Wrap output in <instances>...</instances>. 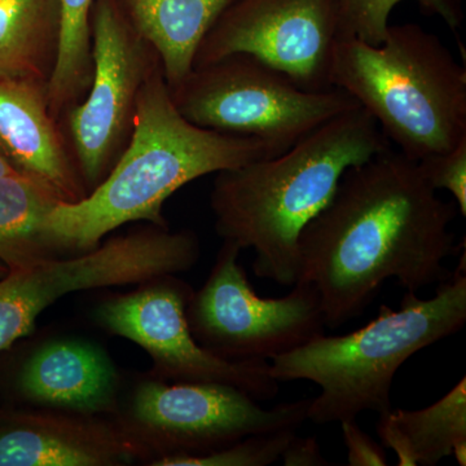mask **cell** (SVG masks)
Masks as SVG:
<instances>
[{
  "label": "cell",
  "mask_w": 466,
  "mask_h": 466,
  "mask_svg": "<svg viewBox=\"0 0 466 466\" xmlns=\"http://www.w3.org/2000/svg\"><path fill=\"white\" fill-rule=\"evenodd\" d=\"M330 84L370 113L389 143L413 161L466 139L465 66L416 24L389 25L380 45L339 36Z\"/></svg>",
  "instance_id": "obj_5"
},
{
  "label": "cell",
  "mask_w": 466,
  "mask_h": 466,
  "mask_svg": "<svg viewBox=\"0 0 466 466\" xmlns=\"http://www.w3.org/2000/svg\"><path fill=\"white\" fill-rule=\"evenodd\" d=\"M426 182L435 191L446 189L466 217V139L449 152L435 153L417 161Z\"/></svg>",
  "instance_id": "obj_23"
},
{
  "label": "cell",
  "mask_w": 466,
  "mask_h": 466,
  "mask_svg": "<svg viewBox=\"0 0 466 466\" xmlns=\"http://www.w3.org/2000/svg\"><path fill=\"white\" fill-rule=\"evenodd\" d=\"M175 106L192 124L256 137L272 155L289 149L334 116L358 108L345 91H308L250 55L195 66L177 90Z\"/></svg>",
  "instance_id": "obj_6"
},
{
  "label": "cell",
  "mask_w": 466,
  "mask_h": 466,
  "mask_svg": "<svg viewBox=\"0 0 466 466\" xmlns=\"http://www.w3.org/2000/svg\"><path fill=\"white\" fill-rule=\"evenodd\" d=\"M268 157H274L268 146L256 137L208 130L184 118L157 60L140 87L133 130L115 165L82 200L55 207L46 231L60 253H85L126 223L167 227L162 208L177 189Z\"/></svg>",
  "instance_id": "obj_2"
},
{
  "label": "cell",
  "mask_w": 466,
  "mask_h": 466,
  "mask_svg": "<svg viewBox=\"0 0 466 466\" xmlns=\"http://www.w3.org/2000/svg\"><path fill=\"white\" fill-rule=\"evenodd\" d=\"M240 248L223 242L210 276L192 294L187 319L202 348L231 361H269L323 334L320 297L297 283L281 299H262L238 265Z\"/></svg>",
  "instance_id": "obj_8"
},
{
  "label": "cell",
  "mask_w": 466,
  "mask_h": 466,
  "mask_svg": "<svg viewBox=\"0 0 466 466\" xmlns=\"http://www.w3.org/2000/svg\"><path fill=\"white\" fill-rule=\"evenodd\" d=\"M456 213L403 153L350 167L299 238L297 283L318 290L325 328L360 317L390 279L410 293L449 280Z\"/></svg>",
  "instance_id": "obj_1"
},
{
  "label": "cell",
  "mask_w": 466,
  "mask_h": 466,
  "mask_svg": "<svg viewBox=\"0 0 466 466\" xmlns=\"http://www.w3.org/2000/svg\"><path fill=\"white\" fill-rule=\"evenodd\" d=\"M390 148L372 116L358 106L275 157L220 171L210 196L218 235L254 250L257 278L294 287L300 233L329 204L350 167Z\"/></svg>",
  "instance_id": "obj_3"
},
{
  "label": "cell",
  "mask_w": 466,
  "mask_h": 466,
  "mask_svg": "<svg viewBox=\"0 0 466 466\" xmlns=\"http://www.w3.org/2000/svg\"><path fill=\"white\" fill-rule=\"evenodd\" d=\"M66 202L47 183L23 173L0 177V260L9 271L61 258L47 231L48 214Z\"/></svg>",
  "instance_id": "obj_18"
},
{
  "label": "cell",
  "mask_w": 466,
  "mask_h": 466,
  "mask_svg": "<svg viewBox=\"0 0 466 466\" xmlns=\"http://www.w3.org/2000/svg\"><path fill=\"white\" fill-rule=\"evenodd\" d=\"M58 27V0H0V79L47 85Z\"/></svg>",
  "instance_id": "obj_19"
},
{
  "label": "cell",
  "mask_w": 466,
  "mask_h": 466,
  "mask_svg": "<svg viewBox=\"0 0 466 466\" xmlns=\"http://www.w3.org/2000/svg\"><path fill=\"white\" fill-rule=\"evenodd\" d=\"M92 7L94 0H58L57 55L47 84L48 106L54 116L75 106L90 86Z\"/></svg>",
  "instance_id": "obj_20"
},
{
  "label": "cell",
  "mask_w": 466,
  "mask_h": 466,
  "mask_svg": "<svg viewBox=\"0 0 466 466\" xmlns=\"http://www.w3.org/2000/svg\"><path fill=\"white\" fill-rule=\"evenodd\" d=\"M339 38L336 0H235L205 36L195 66L250 55L303 90L327 91Z\"/></svg>",
  "instance_id": "obj_11"
},
{
  "label": "cell",
  "mask_w": 466,
  "mask_h": 466,
  "mask_svg": "<svg viewBox=\"0 0 466 466\" xmlns=\"http://www.w3.org/2000/svg\"><path fill=\"white\" fill-rule=\"evenodd\" d=\"M312 398L263 408L235 386L214 382H143L131 400L126 431L143 449L167 455H204L257 433L309 421Z\"/></svg>",
  "instance_id": "obj_9"
},
{
  "label": "cell",
  "mask_w": 466,
  "mask_h": 466,
  "mask_svg": "<svg viewBox=\"0 0 466 466\" xmlns=\"http://www.w3.org/2000/svg\"><path fill=\"white\" fill-rule=\"evenodd\" d=\"M192 294L188 285L164 276L150 287L106 300L96 318L109 332L146 350L161 379L225 383L257 400L275 398L280 382L269 376V361L226 360L196 341L187 319Z\"/></svg>",
  "instance_id": "obj_12"
},
{
  "label": "cell",
  "mask_w": 466,
  "mask_h": 466,
  "mask_svg": "<svg viewBox=\"0 0 466 466\" xmlns=\"http://www.w3.org/2000/svg\"><path fill=\"white\" fill-rule=\"evenodd\" d=\"M343 441L348 450L350 466H386L389 464L385 447L361 431L357 420L341 422Z\"/></svg>",
  "instance_id": "obj_24"
},
{
  "label": "cell",
  "mask_w": 466,
  "mask_h": 466,
  "mask_svg": "<svg viewBox=\"0 0 466 466\" xmlns=\"http://www.w3.org/2000/svg\"><path fill=\"white\" fill-rule=\"evenodd\" d=\"M14 173H18V171L15 170V168L12 167L7 161H5V158L0 155V177Z\"/></svg>",
  "instance_id": "obj_26"
},
{
  "label": "cell",
  "mask_w": 466,
  "mask_h": 466,
  "mask_svg": "<svg viewBox=\"0 0 466 466\" xmlns=\"http://www.w3.org/2000/svg\"><path fill=\"white\" fill-rule=\"evenodd\" d=\"M296 429L248 435L222 449L204 455H167L152 462L156 466H268L280 460Z\"/></svg>",
  "instance_id": "obj_22"
},
{
  "label": "cell",
  "mask_w": 466,
  "mask_h": 466,
  "mask_svg": "<svg viewBox=\"0 0 466 466\" xmlns=\"http://www.w3.org/2000/svg\"><path fill=\"white\" fill-rule=\"evenodd\" d=\"M285 466H327L330 465L321 453L315 438L294 435L281 455Z\"/></svg>",
  "instance_id": "obj_25"
},
{
  "label": "cell",
  "mask_w": 466,
  "mask_h": 466,
  "mask_svg": "<svg viewBox=\"0 0 466 466\" xmlns=\"http://www.w3.org/2000/svg\"><path fill=\"white\" fill-rule=\"evenodd\" d=\"M9 272L8 267L5 265V263L0 260V279L5 278Z\"/></svg>",
  "instance_id": "obj_27"
},
{
  "label": "cell",
  "mask_w": 466,
  "mask_h": 466,
  "mask_svg": "<svg viewBox=\"0 0 466 466\" xmlns=\"http://www.w3.org/2000/svg\"><path fill=\"white\" fill-rule=\"evenodd\" d=\"M91 15V82L67 124L79 174L95 188L127 144L137 95L158 58L149 60L148 45L113 0H97Z\"/></svg>",
  "instance_id": "obj_10"
},
{
  "label": "cell",
  "mask_w": 466,
  "mask_h": 466,
  "mask_svg": "<svg viewBox=\"0 0 466 466\" xmlns=\"http://www.w3.org/2000/svg\"><path fill=\"white\" fill-rule=\"evenodd\" d=\"M0 155L18 173L47 183L66 202L86 196L55 125L47 85L0 79Z\"/></svg>",
  "instance_id": "obj_14"
},
{
  "label": "cell",
  "mask_w": 466,
  "mask_h": 466,
  "mask_svg": "<svg viewBox=\"0 0 466 466\" xmlns=\"http://www.w3.org/2000/svg\"><path fill=\"white\" fill-rule=\"evenodd\" d=\"M403 0H336L339 36H354L368 45H380L385 39L389 17ZM426 15H435L456 30L462 23L458 0H416Z\"/></svg>",
  "instance_id": "obj_21"
},
{
  "label": "cell",
  "mask_w": 466,
  "mask_h": 466,
  "mask_svg": "<svg viewBox=\"0 0 466 466\" xmlns=\"http://www.w3.org/2000/svg\"><path fill=\"white\" fill-rule=\"evenodd\" d=\"M466 323V266L460 262L434 297L407 291L400 309L381 305L377 317L343 336L319 334L269 360L278 382L311 381L320 388L308 419L317 425L357 420L364 412L391 410V386L404 363L434 343L459 333Z\"/></svg>",
  "instance_id": "obj_4"
},
{
  "label": "cell",
  "mask_w": 466,
  "mask_h": 466,
  "mask_svg": "<svg viewBox=\"0 0 466 466\" xmlns=\"http://www.w3.org/2000/svg\"><path fill=\"white\" fill-rule=\"evenodd\" d=\"M377 434L385 449L394 451L397 465L435 466L455 456L466 465V379L422 410H394L379 415Z\"/></svg>",
  "instance_id": "obj_17"
},
{
  "label": "cell",
  "mask_w": 466,
  "mask_h": 466,
  "mask_svg": "<svg viewBox=\"0 0 466 466\" xmlns=\"http://www.w3.org/2000/svg\"><path fill=\"white\" fill-rule=\"evenodd\" d=\"M198 257L195 233L153 225L110 238L81 256L9 271L0 279V352L32 332L41 312L67 293L147 283L188 271Z\"/></svg>",
  "instance_id": "obj_7"
},
{
  "label": "cell",
  "mask_w": 466,
  "mask_h": 466,
  "mask_svg": "<svg viewBox=\"0 0 466 466\" xmlns=\"http://www.w3.org/2000/svg\"><path fill=\"white\" fill-rule=\"evenodd\" d=\"M90 417L29 412L0 417V466L124 465L144 451L125 428Z\"/></svg>",
  "instance_id": "obj_13"
},
{
  "label": "cell",
  "mask_w": 466,
  "mask_h": 466,
  "mask_svg": "<svg viewBox=\"0 0 466 466\" xmlns=\"http://www.w3.org/2000/svg\"><path fill=\"white\" fill-rule=\"evenodd\" d=\"M17 389L34 404L94 416L115 407L116 375L100 349L61 339L27 359L18 372Z\"/></svg>",
  "instance_id": "obj_15"
},
{
  "label": "cell",
  "mask_w": 466,
  "mask_h": 466,
  "mask_svg": "<svg viewBox=\"0 0 466 466\" xmlns=\"http://www.w3.org/2000/svg\"><path fill=\"white\" fill-rule=\"evenodd\" d=\"M126 17L157 56L168 88L191 75L205 36L235 0H122Z\"/></svg>",
  "instance_id": "obj_16"
}]
</instances>
